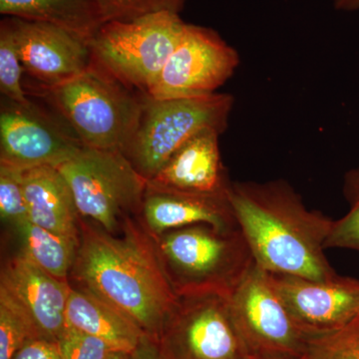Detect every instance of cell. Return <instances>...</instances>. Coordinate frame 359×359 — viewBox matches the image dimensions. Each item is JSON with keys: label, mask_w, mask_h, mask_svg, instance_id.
<instances>
[{"label": "cell", "mask_w": 359, "mask_h": 359, "mask_svg": "<svg viewBox=\"0 0 359 359\" xmlns=\"http://www.w3.org/2000/svg\"><path fill=\"white\" fill-rule=\"evenodd\" d=\"M69 283L128 316L156 344L178 299L139 217L127 219L118 233L81 218Z\"/></svg>", "instance_id": "6da1fadb"}, {"label": "cell", "mask_w": 359, "mask_h": 359, "mask_svg": "<svg viewBox=\"0 0 359 359\" xmlns=\"http://www.w3.org/2000/svg\"><path fill=\"white\" fill-rule=\"evenodd\" d=\"M229 199L259 268L314 280L337 276L325 257L334 219L309 210L289 182H233Z\"/></svg>", "instance_id": "7a4b0ae2"}, {"label": "cell", "mask_w": 359, "mask_h": 359, "mask_svg": "<svg viewBox=\"0 0 359 359\" xmlns=\"http://www.w3.org/2000/svg\"><path fill=\"white\" fill-rule=\"evenodd\" d=\"M151 237L177 297L212 292L230 297L256 264L238 226L193 224Z\"/></svg>", "instance_id": "3957f363"}, {"label": "cell", "mask_w": 359, "mask_h": 359, "mask_svg": "<svg viewBox=\"0 0 359 359\" xmlns=\"http://www.w3.org/2000/svg\"><path fill=\"white\" fill-rule=\"evenodd\" d=\"M42 90L84 146L121 153L136 133L146 99L94 62L79 76Z\"/></svg>", "instance_id": "277c9868"}, {"label": "cell", "mask_w": 359, "mask_h": 359, "mask_svg": "<svg viewBox=\"0 0 359 359\" xmlns=\"http://www.w3.org/2000/svg\"><path fill=\"white\" fill-rule=\"evenodd\" d=\"M186 25L171 11L104 23L89 42L93 62L125 86L148 96Z\"/></svg>", "instance_id": "5b68a950"}, {"label": "cell", "mask_w": 359, "mask_h": 359, "mask_svg": "<svg viewBox=\"0 0 359 359\" xmlns=\"http://www.w3.org/2000/svg\"><path fill=\"white\" fill-rule=\"evenodd\" d=\"M231 94L155 100L146 96L140 122L123 153L149 181L187 141L205 130L223 134L233 107Z\"/></svg>", "instance_id": "8992f818"}, {"label": "cell", "mask_w": 359, "mask_h": 359, "mask_svg": "<svg viewBox=\"0 0 359 359\" xmlns=\"http://www.w3.org/2000/svg\"><path fill=\"white\" fill-rule=\"evenodd\" d=\"M56 168L67 182L82 219L118 233L127 219L140 215L147 180L119 151L83 146Z\"/></svg>", "instance_id": "52a82bcc"}, {"label": "cell", "mask_w": 359, "mask_h": 359, "mask_svg": "<svg viewBox=\"0 0 359 359\" xmlns=\"http://www.w3.org/2000/svg\"><path fill=\"white\" fill-rule=\"evenodd\" d=\"M157 346L164 359H244L250 355L231 316L230 297L179 295Z\"/></svg>", "instance_id": "ba28073f"}, {"label": "cell", "mask_w": 359, "mask_h": 359, "mask_svg": "<svg viewBox=\"0 0 359 359\" xmlns=\"http://www.w3.org/2000/svg\"><path fill=\"white\" fill-rule=\"evenodd\" d=\"M231 316L250 354L304 356L309 339L256 264L230 297Z\"/></svg>", "instance_id": "9c48e42d"}, {"label": "cell", "mask_w": 359, "mask_h": 359, "mask_svg": "<svg viewBox=\"0 0 359 359\" xmlns=\"http://www.w3.org/2000/svg\"><path fill=\"white\" fill-rule=\"evenodd\" d=\"M240 56L212 28L187 23L148 96L155 100L217 93L237 70Z\"/></svg>", "instance_id": "30bf717a"}, {"label": "cell", "mask_w": 359, "mask_h": 359, "mask_svg": "<svg viewBox=\"0 0 359 359\" xmlns=\"http://www.w3.org/2000/svg\"><path fill=\"white\" fill-rule=\"evenodd\" d=\"M83 144L37 108L2 101L0 112V165L13 169L57 167L79 152Z\"/></svg>", "instance_id": "8fae6325"}, {"label": "cell", "mask_w": 359, "mask_h": 359, "mask_svg": "<svg viewBox=\"0 0 359 359\" xmlns=\"http://www.w3.org/2000/svg\"><path fill=\"white\" fill-rule=\"evenodd\" d=\"M273 289L309 335L332 332L359 316V280L337 275L327 280L269 273Z\"/></svg>", "instance_id": "7c38bea8"}, {"label": "cell", "mask_w": 359, "mask_h": 359, "mask_svg": "<svg viewBox=\"0 0 359 359\" xmlns=\"http://www.w3.org/2000/svg\"><path fill=\"white\" fill-rule=\"evenodd\" d=\"M23 70L50 88L85 72L92 63L88 40L59 26L8 18Z\"/></svg>", "instance_id": "4fadbf2b"}, {"label": "cell", "mask_w": 359, "mask_h": 359, "mask_svg": "<svg viewBox=\"0 0 359 359\" xmlns=\"http://www.w3.org/2000/svg\"><path fill=\"white\" fill-rule=\"evenodd\" d=\"M70 287L68 280L51 276L21 254L2 264L0 290L29 316L42 339L58 342L65 334Z\"/></svg>", "instance_id": "5bb4252c"}, {"label": "cell", "mask_w": 359, "mask_h": 359, "mask_svg": "<svg viewBox=\"0 0 359 359\" xmlns=\"http://www.w3.org/2000/svg\"><path fill=\"white\" fill-rule=\"evenodd\" d=\"M217 130H205L187 141L148 186L191 195H229L231 183L222 161Z\"/></svg>", "instance_id": "9a60e30c"}, {"label": "cell", "mask_w": 359, "mask_h": 359, "mask_svg": "<svg viewBox=\"0 0 359 359\" xmlns=\"http://www.w3.org/2000/svg\"><path fill=\"white\" fill-rule=\"evenodd\" d=\"M139 219L151 236L199 224L219 229L238 226L229 195H191L160 190L148 184Z\"/></svg>", "instance_id": "2e32d148"}, {"label": "cell", "mask_w": 359, "mask_h": 359, "mask_svg": "<svg viewBox=\"0 0 359 359\" xmlns=\"http://www.w3.org/2000/svg\"><path fill=\"white\" fill-rule=\"evenodd\" d=\"M29 219L79 243L80 217L74 198L65 177L53 166H40L21 171Z\"/></svg>", "instance_id": "e0dca14e"}, {"label": "cell", "mask_w": 359, "mask_h": 359, "mask_svg": "<svg viewBox=\"0 0 359 359\" xmlns=\"http://www.w3.org/2000/svg\"><path fill=\"white\" fill-rule=\"evenodd\" d=\"M66 323L98 337L115 351L133 353L146 337L131 318L88 290L70 283Z\"/></svg>", "instance_id": "ac0fdd59"}, {"label": "cell", "mask_w": 359, "mask_h": 359, "mask_svg": "<svg viewBox=\"0 0 359 359\" xmlns=\"http://www.w3.org/2000/svg\"><path fill=\"white\" fill-rule=\"evenodd\" d=\"M0 13L59 26L89 42L104 25L91 0H0Z\"/></svg>", "instance_id": "d6986e66"}, {"label": "cell", "mask_w": 359, "mask_h": 359, "mask_svg": "<svg viewBox=\"0 0 359 359\" xmlns=\"http://www.w3.org/2000/svg\"><path fill=\"white\" fill-rule=\"evenodd\" d=\"M20 254L59 280H68L79 243L28 221L15 229Z\"/></svg>", "instance_id": "ffe728a7"}, {"label": "cell", "mask_w": 359, "mask_h": 359, "mask_svg": "<svg viewBox=\"0 0 359 359\" xmlns=\"http://www.w3.org/2000/svg\"><path fill=\"white\" fill-rule=\"evenodd\" d=\"M35 339L42 337L33 321L0 290V359H13L23 346Z\"/></svg>", "instance_id": "44dd1931"}, {"label": "cell", "mask_w": 359, "mask_h": 359, "mask_svg": "<svg viewBox=\"0 0 359 359\" xmlns=\"http://www.w3.org/2000/svg\"><path fill=\"white\" fill-rule=\"evenodd\" d=\"M22 70L11 21L6 18L0 22V90L7 100L23 108H32L34 105L21 84Z\"/></svg>", "instance_id": "7402d4cb"}, {"label": "cell", "mask_w": 359, "mask_h": 359, "mask_svg": "<svg viewBox=\"0 0 359 359\" xmlns=\"http://www.w3.org/2000/svg\"><path fill=\"white\" fill-rule=\"evenodd\" d=\"M342 192L348 204V212L334 222L325 249L359 252V165L344 175Z\"/></svg>", "instance_id": "603a6c76"}, {"label": "cell", "mask_w": 359, "mask_h": 359, "mask_svg": "<svg viewBox=\"0 0 359 359\" xmlns=\"http://www.w3.org/2000/svg\"><path fill=\"white\" fill-rule=\"evenodd\" d=\"M306 359H359V316L332 332L309 337Z\"/></svg>", "instance_id": "cb8c5ba5"}, {"label": "cell", "mask_w": 359, "mask_h": 359, "mask_svg": "<svg viewBox=\"0 0 359 359\" xmlns=\"http://www.w3.org/2000/svg\"><path fill=\"white\" fill-rule=\"evenodd\" d=\"M103 22L130 21L160 11L181 13L187 0H91Z\"/></svg>", "instance_id": "d4e9b609"}, {"label": "cell", "mask_w": 359, "mask_h": 359, "mask_svg": "<svg viewBox=\"0 0 359 359\" xmlns=\"http://www.w3.org/2000/svg\"><path fill=\"white\" fill-rule=\"evenodd\" d=\"M0 216L14 229L30 221L20 170L0 165Z\"/></svg>", "instance_id": "484cf974"}, {"label": "cell", "mask_w": 359, "mask_h": 359, "mask_svg": "<svg viewBox=\"0 0 359 359\" xmlns=\"http://www.w3.org/2000/svg\"><path fill=\"white\" fill-rule=\"evenodd\" d=\"M57 344L62 359H105L115 351L98 337L68 325Z\"/></svg>", "instance_id": "4316f807"}, {"label": "cell", "mask_w": 359, "mask_h": 359, "mask_svg": "<svg viewBox=\"0 0 359 359\" xmlns=\"http://www.w3.org/2000/svg\"><path fill=\"white\" fill-rule=\"evenodd\" d=\"M13 359H62L57 342L35 339L26 344Z\"/></svg>", "instance_id": "83f0119b"}, {"label": "cell", "mask_w": 359, "mask_h": 359, "mask_svg": "<svg viewBox=\"0 0 359 359\" xmlns=\"http://www.w3.org/2000/svg\"><path fill=\"white\" fill-rule=\"evenodd\" d=\"M134 359H164L160 353L156 342L147 337L142 339L140 344L137 347L136 351L132 353Z\"/></svg>", "instance_id": "f1b7e54d"}, {"label": "cell", "mask_w": 359, "mask_h": 359, "mask_svg": "<svg viewBox=\"0 0 359 359\" xmlns=\"http://www.w3.org/2000/svg\"><path fill=\"white\" fill-rule=\"evenodd\" d=\"M334 9L344 13L359 11V0H332Z\"/></svg>", "instance_id": "f546056e"}, {"label": "cell", "mask_w": 359, "mask_h": 359, "mask_svg": "<svg viewBox=\"0 0 359 359\" xmlns=\"http://www.w3.org/2000/svg\"><path fill=\"white\" fill-rule=\"evenodd\" d=\"M244 359H306L304 356L285 355V354H250Z\"/></svg>", "instance_id": "4dcf8cb0"}, {"label": "cell", "mask_w": 359, "mask_h": 359, "mask_svg": "<svg viewBox=\"0 0 359 359\" xmlns=\"http://www.w3.org/2000/svg\"><path fill=\"white\" fill-rule=\"evenodd\" d=\"M105 359H134L131 353H124V351H112L108 354Z\"/></svg>", "instance_id": "1f68e13d"}]
</instances>
